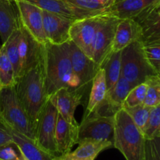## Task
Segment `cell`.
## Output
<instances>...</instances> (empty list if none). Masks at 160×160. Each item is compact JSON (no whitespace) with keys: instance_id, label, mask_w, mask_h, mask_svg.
<instances>
[{"instance_id":"obj_1","label":"cell","mask_w":160,"mask_h":160,"mask_svg":"<svg viewBox=\"0 0 160 160\" xmlns=\"http://www.w3.org/2000/svg\"><path fill=\"white\" fill-rule=\"evenodd\" d=\"M43 64L48 98L63 88L81 92L72 69L68 42L62 45H52L48 42L44 45Z\"/></svg>"},{"instance_id":"obj_2","label":"cell","mask_w":160,"mask_h":160,"mask_svg":"<svg viewBox=\"0 0 160 160\" xmlns=\"http://www.w3.org/2000/svg\"><path fill=\"white\" fill-rule=\"evenodd\" d=\"M16 93L35 125L39 113L48 100L45 88L43 56L38 63L16 80Z\"/></svg>"},{"instance_id":"obj_3","label":"cell","mask_w":160,"mask_h":160,"mask_svg":"<svg viewBox=\"0 0 160 160\" xmlns=\"http://www.w3.org/2000/svg\"><path fill=\"white\" fill-rule=\"evenodd\" d=\"M145 138L123 109L115 114L113 147L126 160H143Z\"/></svg>"},{"instance_id":"obj_4","label":"cell","mask_w":160,"mask_h":160,"mask_svg":"<svg viewBox=\"0 0 160 160\" xmlns=\"http://www.w3.org/2000/svg\"><path fill=\"white\" fill-rule=\"evenodd\" d=\"M0 120L35 142V125L19 100L14 86L0 89Z\"/></svg>"},{"instance_id":"obj_5","label":"cell","mask_w":160,"mask_h":160,"mask_svg":"<svg viewBox=\"0 0 160 160\" xmlns=\"http://www.w3.org/2000/svg\"><path fill=\"white\" fill-rule=\"evenodd\" d=\"M158 74L145 55L140 40L133 42L121 52V76L134 86L145 82L149 77Z\"/></svg>"},{"instance_id":"obj_6","label":"cell","mask_w":160,"mask_h":160,"mask_svg":"<svg viewBox=\"0 0 160 160\" xmlns=\"http://www.w3.org/2000/svg\"><path fill=\"white\" fill-rule=\"evenodd\" d=\"M58 111L48 99L39 113L35 123V142L39 147L56 156H59L56 142Z\"/></svg>"},{"instance_id":"obj_7","label":"cell","mask_w":160,"mask_h":160,"mask_svg":"<svg viewBox=\"0 0 160 160\" xmlns=\"http://www.w3.org/2000/svg\"><path fill=\"white\" fill-rule=\"evenodd\" d=\"M115 116L98 113L84 115L78 126V143L86 139L105 141L113 143ZM77 143V144H78Z\"/></svg>"},{"instance_id":"obj_8","label":"cell","mask_w":160,"mask_h":160,"mask_svg":"<svg viewBox=\"0 0 160 160\" xmlns=\"http://www.w3.org/2000/svg\"><path fill=\"white\" fill-rule=\"evenodd\" d=\"M120 19L109 13L103 15L92 45V59L101 67L103 61L112 52L117 25Z\"/></svg>"},{"instance_id":"obj_9","label":"cell","mask_w":160,"mask_h":160,"mask_svg":"<svg viewBox=\"0 0 160 160\" xmlns=\"http://www.w3.org/2000/svg\"><path fill=\"white\" fill-rule=\"evenodd\" d=\"M159 6L160 0H113L108 13L120 20L132 19L138 22Z\"/></svg>"},{"instance_id":"obj_10","label":"cell","mask_w":160,"mask_h":160,"mask_svg":"<svg viewBox=\"0 0 160 160\" xmlns=\"http://www.w3.org/2000/svg\"><path fill=\"white\" fill-rule=\"evenodd\" d=\"M104 14L75 20L70 28V40L91 58L95 34Z\"/></svg>"},{"instance_id":"obj_11","label":"cell","mask_w":160,"mask_h":160,"mask_svg":"<svg viewBox=\"0 0 160 160\" xmlns=\"http://www.w3.org/2000/svg\"><path fill=\"white\" fill-rule=\"evenodd\" d=\"M69 51L73 71L79 84V90L83 94L92 83L94 77L100 67L91 57L84 54L72 41H68Z\"/></svg>"},{"instance_id":"obj_12","label":"cell","mask_w":160,"mask_h":160,"mask_svg":"<svg viewBox=\"0 0 160 160\" xmlns=\"http://www.w3.org/2000/svg\"><path fill=\"white\" fill-rule=\"evenodd\" d=\"M21 25L42 45L48 43L43 28L42 9L25 0H15Z\"/></svg>"},{"instance_id":"obj_13","label":"cell","mask_w":160,"mask_h":160,"mask_svg":"<svg viewBox=\"0 0 160 160\" xmlns=\"http://www.w3.org/2000/svg\"><path fill=\"white\" fill-rule=\"evenodd\" d=\"M43 28L48 43L62 45L70 40V30L75 20L42 10Z\"/></svg>"},{"instance_id":"obj_14","label":"cell","mask_w":160,"mask_h":160,"mask_svg":"<svg viewBox=\"0 0 160 160\" xmlns=\"http://www.w3.org/2000/svg\"><path fill=\"white\" fill-rule=\"evenodd\" d=\"M20 30L19 52L21 67L20 75H22L42 60L44 45L39 43L22 25Z\"/></svg>"},{"instance_id":"obj_15","label":"cell","mask_w":160,"mask_h":160,"mask_svg":"<svg viewBox=\"0 0 160 160\" xmlns=\"http://www.w3.org/2000/svg\"><path fill=\"white\" fill-rule=\"evenodd\" d=\"M83 95L79 91H72L68 88H61L56 91L48 98L58 112L71 124L78 126L74 117L77 107L81 103Z\"/></svg>"},{"instance_id":"obj_16","label":"cell","mask_w":160,"mask_h":160,"mask_svg":"<svg viewBox=\"0 0 160 160\" xmlns=\"http://www.w3.org/2000/svg\"><path fill=\"white\" fill-rule=\"evenodd\" d=\"M135 86L123 76H120L117 82L107 91L106 98L101 107L93 113L106 116H115V114L123 109V104L128 93Z\"/></svg>"},{"instance_id":"obj_17","label":"cell","mask_w":160,"mask_h":160,"mask_svg":"<svg viewBox=\"0 0 160 160\" xmlns=\"http://www.w3.org/2000/svg\"><path fill=\"white\" fill-rule=\"evenodd\" d=\"M35 5L42 10L58 14L73 20L100 15L73 6L67 0H25Z\"/></svg>"},{"instance_id":"obj_18","label":"cell","mask_w":160,"mask_h":160,"mask_svg":"<svg viewBox=\"0 0 160 160\" xmlns=\"http://www.w3.org/2000/svg\"><path fill=\"white\" fill-rule=\"evenodd\" d=\"M21 27L15 0H0V37L2 43Z\"/></svg>"},{"instance_id":"obj_19","label":"cell","mask_w":160,"mask_h":160,"mask_svg":"<svg viewBox=\"0 0 160 160\" xmlns=\"http://www.w3.org/2000/svg\"><path fill=\"white\" fill-rule=\"evenodd\" d=\"M142 30L140 24L132 19L119 20L112 43V52L122 51L133 42L140 40Z\"/></svg>"},{"instance_id":"obj_20","label":"cell","mask_w":160,"mask_h":160,"mask_svg":"<svg viewBox=\"0 0 160 160\" xmlns=\"http://www.w3.org/2000/svg\"><path fill=\"white\" fill-rule=\"evenodd\" d=\"M78 126L70 123L60 114L58 113L56 128V142L59 156L70 152L73 145L78 143Z\"/></svg>"},{"instance_id":"obj_21","label":"cell","mask_w":160,"mask_h":160,"mask_svg":"<svg viewBox=\"0 0 160 160\" xmlns=\"http://www.w3.org/2000/svg\"><path fill=\"white\" fill-rule=\"evenodd\" d=\"M12 141L28 160H60L59 156H56L39 147L34 140L21 133L9 128Z\"/></svg>"},{"instance_id":"obj_22","label":"cell","mask_w":160,"mask_h":160,"mask_svg":"<svg viewBox=\"0 0 160 160\" xmlns=\"http://www.w3.org/2000/svg\"><path fill=\"white\" fill-rule=\"evenodd\" d=\"M107 91L105 71L102 68H100L92 80V88L85 115L95 112L101 107L105 101Z\"/></svg>"},{"instance_id":"obj_23","label":"cell","mask_w":160,"mask_h":160,"mask_svg":"<svg viewBox=\"0 0 160 160\" xmlns=\"http://www.w3.org/2000/svg\"><path fill=\"white\" fill-rule=\"evenodd\" d=\"M78 147L73 152L67 153L78 160H95L101 152L113 147V143L105 141L86 139L78 142Z\"/></svg>"},{"instance_id":"obj_24","label":"cell","mask_w":160,"mask_h":160,"mask_svg":"<svg viewBox=\"0 0 160 160\" xmlns=\"http://www.w3.org/2000/svg\"><path fill=\"white\" fill-rule=\"evenodd\" d=\"M138 23L142 30L140 41L144 46L160 45V17L156 10Z\"/></svg>"},{"instance_id":"obj_25","label":"cell","mask_w":160,"mask_h":160,"mask_svg":"<svg viewBox=\"0 0 160 160\" xmlns=\"http://www.w3.org/2000/svg\"><path fill=\"white\" fill-rule=\"evenodd\" d=\"M121 52L122 51L111 52L100 67L105 71L108 90L112 88L121 76Z\"/></svg>"},{"instance_id":"obj_26","label":"cell","mask_w":160,"mask_h":160,"mask_svg":"<svg viewBox=\"0 0 160 160\" xmlns=\"http://www.w3.org/2000/svg\"><path fill=\"white\" fill-rule=\"evenodd\" d=\"M20 28L14 31L6 42L2 43L6 48V55L13 67L16 80L20 75V59L19 52V40H20Z\"/></svg>"},{"instance_id":"obj_27","label":"cell","mask_w":160,"mask_h":160,"mask_svg":"<svg viewBox=\"0 0 160 160\" xmlns=\"http://www.w3.org/2000/svg\"><path fill=\"white\" fill-rule=\"evenodd\" d=\"M16 82L13 67L6 55L5 45L0 48V89L14 86Z\"/></svg>"},{"instance_id":"obj_28","label":"cell","mask_w":160,"mask_h":160,"mask_svg":"<svg viewBox=\"0 0 160 160\" xmlns=\"http://www.w3.org/2000/svg\"><path fill=\"white\" fill-rule=\"evenodd\" d=\"M151 109L152 107L150 106L141 104L138 106H133V107L124 108L123 109L128 112L136 126L144 134L146 129L148 118H149Z\"/></svg>"},{"instance_id":"obj_29","label":"cell","mask_w":160,"mask_h":160,"mask_svg":"<svg viewBox=\"0 0 160 160\" xmlns=\"http://www.w3.org/2000/svg\"><path fill=\"white\" fill-rule=\"evenodd\" d=\"M68 2L81 9L96 12L98 14L108 13L113 0H67Z\"/></svg>"},{"instance_id":"obj_30","label":"cell","mask_w":160,"mask_h":160,"mask_svg":"<svg viewBox=\"0 0 160 160\" xmlns=\"http://www.w3.org/2000/svg\"><path fill=\"white\" fill-rule=\"evenodd\" d=\"M148 88L143 104L153 107L160 103V75L156 74L149 77L145 81Z\"/></svg>"},{"instance_id":"obj_31","label":"cell","mask_w":160,"mask_h":160,"mask_svg":"<svg viewBox=\"0 0 160 160\" xmlns=\"http://www.w3.org/2000/svg\"><path fill=\"white\" fill-rule=\"evenodd\" d=\"M144 136L145 139L160 137V103L152 107Z\"/></svg>"},{"instance_id":"obj_32","label":"cell","mask_w":160,"mask_h":160,"mask_svg":"<svg viewBox=\"0 0 160 160\" xmlns=\"http://www.w3.org/2000/svg\"><path fill=\"white\" fill-rule=\"evenodd\" d=\"M148 86L145 82L135 86L128 93L123 104V109L143 104L147 94Z\"/></svg>"},{"instance_id":"obj_33","label":"cell","mask_w":160,"mask_h":160,"mask_svg":"<svg viewBox=\"0 0 160 160\" xmlns=\"http://www.w3.org/2000/svg\"><path fill=\"white\" fill-rule=\"evenodd\" d=\"M0 159L1 160H24L25 157L18 146L12 141L3 146L0 147Z\"/></svg>"},{"instance_id":"obj_34","label":"cell","mask_w":160,"mask_h":160,"mask_svg":"<svg viewBox=\"0 0 160 160\" xmlns=\"http://www.w3.org/2000/svg\"><path fill=\"white\" fill-rule=\"evenodd\" d=\"M143 160H160V137L145 139Z\"/></svg>"},{"instance_id":"obj_35","label":"cell","mask_w":160,"mask_h":160,"mask_svg":"<svg viewBox=\"0 0 160 160\" xmlns=\"http://www.w3.org/2000/svg\"><path fill=\"white\" fill-rule=\"evenodd\" d=\"M144 49L152 65L155 62H160V45L144 46Z\"/></svg>"},{"instance_id":"obj_36","label":"cell","mask_w":160,"mask_h":160,"mask_svg":"<svg viewBox=\"0 0 160 160\" xmlns=\"http://www.w3.org/2000/svg\"><path fill=\"white\" fill-rule=\"evenodd\" d=\"M12 142V137L9 128L0 120V147Z\"/></svg>"},{"instance_id":"obj_37","label":"cell","mask_w":160,"mask_h":160,"mask_svg":"<svg viewBox=\"0 0 160 160\" xmlns=\"http://www.w3.org/2000/svg\"><path fill=\"white\" fill-rule=\"evenodd\" d=\"M59 159H60V160H78V159H73V158H71L68 154H67V153L65 155L59 156Z\"/></svg>"},{"instance_id":"obj_38","label":"cell","mask_w":160,"mask_h":160,"mask_svg":"<svg viewBox=\"0 0 160 160\" xmlns=\"http://www.w3.org/2000/svg\"><path fill=\"white\" fill-rule=\"evenodd\" d=\"M153 67L156 69V72L159 75H160V62H155V63L152 64Z\"/></svg>"},{"instance_id":"obj_39","label":"cell","mask_w":160,"mask_h":160,"mask_svg":"<svg viewBox=\"0 0 160 160\" xmlns=\"http://www.w3.org/2000/svg\"><path fill=\"white\" fill-rule=\"evenodd\" d=\"M156 12H157V13L159 14V17H160V6H159V8H158V9H157V10H156Z\"/></svg>"},{"instance_id":"obj_40","label":"cell","mask_w":160,"mask_h":160,"mask_svg":"<svg viewBox=\"0 0 160 160\" xmlns=\"http://www.w3.org/2000/svg\"><path fill=\"white\" fill-rule=\"evenodd\" d=\"M24 160H28V159H26V158H25V159H24Z\"/></svg>"},{"instance_id":"obj_41","label":"cell","mask_w":160,"mask_h":160,"mask_svg":"<svg viewBox=\"0 0 160 160\" xmlns=\"http://www.w3.org/2000/svg\"><path fill=\"white\" fill-rule=\"evenodd\" d=\"M0 160H1V159H0Z\"/></svg>"}]
</instances>
